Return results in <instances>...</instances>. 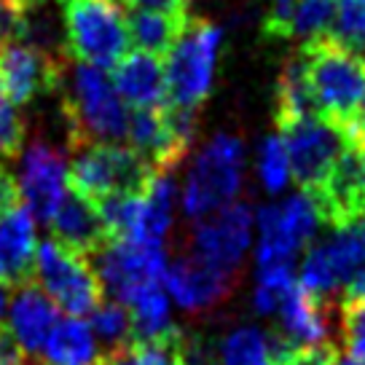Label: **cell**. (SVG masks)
<instances>
[{"label": "cell", "mask_w": 365, "mask_h": 365, "mask_svg": "<svg viewBox=\"0 0 365 365\" xmlns=\"http://www.w3.org/2000/svg\"><path fill=\"white\" fill-rule=\"evenodd\" d=\"M298 51L317 115L339 126L346 137H357L365 103V59L336 43L331 35L312 38Z\"/></svg>", "instance_id": "6da1fadb"}, {"label": "cell", "mask_w": 365, "mask_h": 365, "mask_svg": "<svg viewBox=\"0 0 365 365\" xmlns=\"http://www.w3.org/2000/svg\"><path fill=\"white\" fill-rule=\"evenodd\" d=\"M62 115L68 124L70 148L91 143H118L126 137L129 113L113 81L94 65H65L62 81Z\"/></svg>", "instance_id": "7a4b0ae2"}, {"label": "cell", "mask_w": 365, "mask_h": 365, "mask_svg": "<svg viewBox=\"0 0 365 365\" xmlns=\"http://www.w3.org/2000/svg\"><path fill=\"white\" fill-rule=\"evenodd\" d=\"M65 57L94 68H115L129 54L126 9L118 0H59Z\"/></svg>", "instance_id": "3957f363"}, {"label": "cell", "mask_w": 365, "mask_h": 365, "mask_svg": "<svg viewBox=\"0 0 365 365\" xmlns=\"http://www.w3.org/2000/svg\"><path fill=\"white\" fill-rule=\"evenodd\" d=\"M223 46V30L210 19H188L178 43L172 46L164 65L167 105L196 113L210 97L215 83L217 54Z\"/></svg>", "instance_id": "277c9868"}, {"label": "cell", "mask_w": 365, "mask_h": 365, "mask_svg": "<svg viewBox=\"0 0 365 365\" xmlns=\"http://www.w3.org/2000/svg\"><path fill=\"white\" fill-rule=\"evenodd\" d=\"M245 145L240 137L217 135L196 153L194 167L182 188V212L191 220H205L228 207L242 188Z\"/></svg>", "instance_id": "5b68a950"}, {"label": "cell", "mask_w": 365, "mask_h": 365, "mask_svg": "<svg viewBox=\"0 0 365 365\" xmlns=\"http://www.w3.org/2000/svg\"><path fill=\"white\" fill-rule=\"evenodd\" d=\"M76 150L70 164V188L89 196L91 202H103L108 196L143 194L159 172L132 148L115 143H91Z\"/></svg>", "instance_id": "8992f818"}, {"label": "cell", "mask_w": 365, "mask_h": 365, "mask_svg": "<svg viewBox=\"0 0 365 365\" xmlns=\"http://www.w3.org/2000/svg\"><path fill=\"white\" fill-rule=\"evenodd\" d=\"M35 277L46 296L70 317L91 314L103 301V282L86 261V255L62 247L59 242L46 240L35 250Z\"/></svg>", "instance_id": "52a82bcc"}, {"label": "cell", "mask_w": 365, "mask_h": 365, "mask_svg": "<svg viewBox=\"0 0 365 365\" xmlns=\"http://www.w3.org/2000/svg\"><path fill=\"white\" fill-rule=\"evenodd\" d=\"M258 269L266 266H293L298 250H304L319 226L314 202L304 191L258 210Z\"/></svg>", "instance_id": "ba28073f"}, {"label": "cell", "mask_w": 365, "mask_h": 365, "mask_svg": "<svg viewBox=\"0 0 365 365\" xmlns=\"http://www.w3.org/2000/svg\"><path fill=\"white\" fill-rule=\"evenodd\" d=\"M317 207L319 223L349 228L365 217V148L360 140L346 137L328 178L314 191H304Z\"/></svg>", "instance_id": "9c48e42d"}, {"label": "cell", "mask_w": 365, "mask_h": 365, "mask_svg": "<svg viewBox=\"0 0 365 365\" xmlns=\"http://www.w3.org/2000/svg\"><path fill=\"white\" fill-rule=\"evenodd\" d=\"M279 137L287 148L290 175L301 191H314L328 178L333 161L346 145V135L319 115H304L279 124Z\"/></svg>", "instance_id": "30bf717a"}, {"label": "cell", "mask_w": 365, "mask_h": 365, "mask_svg": "<svg viewBox=\"0 0 365 365\" xmlns=\"http://www.w3.org/2000/svg\"><path fill=\"white\" fill-rule=\"evenodd\" d=\"M365 266V237L357 223L349 228H336L328 242L307 250L301 263V287L314 298L333 296L354 274Z\"/></svg>", "instance_id": "8fae6325"}, {"label": "cell", "mask_w": 365, "mask_h": 365, "mask_svg": "<svg viewBox=\"0 0 365 365\" xmlns=\"http://www.w3.org/2000/svg\"><path fill=\"white\" fill-rule=\"evenodd\" d=\"M91 263L103 287L115 298L143 282H161L167 272V250L161 242H135V240H108L94 252Z\"/></svg>", "instance_id": "7c38bea8"}, {"label": "cell", "mask_w": 365, "mask_h": 365, "mask_svg": "<svg viewBox=\"0 0 365 365\" xmlns=\"http://www.w3.org/2000/svg\"><path fill=\"white\" fill-rule=\"evenodd\" d=\"M252 226H255L252 207L245 202H231L205 220H196L194 255L223 272L237 274L245 252L250 247Z\"/></svg>", "instance_id": "4fadbf2b"}, {"label": "cell", "mask_w": 365, "mask_h": 365, "mask_svg": "<svg viewBox=\"0 0 365 365\" xmlns=\"http://www.w3.org/2000/svg\"><path fill=\"white\" fill-rule=\"evenodd\" d=\"M65 57H54L27 43L0 48V94L14 105H27L41 94L59 89L65 73Z\"/></svg>", "instance_id": "5bb4252c"}, {"label": "cell", "mask_w": 365, "mask_h": 365, "mask_svg": "<svg viewBox=\"0 0 365 365\" xmlns=\"http://www.w3.org/2000/svg\"><path fill=\"white\" fill-rule=\"evenodd\" d=\"M68 161L65 153L35 140L22 156V175H19V199L30 210L35 220H51L57 212L62 196L68 194Z\"/></svg>", "instance_id": "9a60e30c"}, {"label": "cell", "mask_w": 365, "mask_h": 365, "mask_svg": "<svg viewBox=\"0 0 365 365\" xmlns=\"http://www.w3.org/2000/svg\"><path fill=\"white\" fill-rule=\"evenodd\" d=\"M161 285L185 312H205L231 296L234 274L223 272L191 252L167 266Z\"/></svg>", "instance_id": "2e32d148"}, {"label": "cell", "mask_w": 365, "mask_h": 365, "mask_svg": "<svg viewBox=\"0 0 365 365\" xmlns=\"http://www.w3.org/2000/svg\"><path fill=\"white\" fill-rule=\"evenodd\" d=\"M48 223H51L54 242L78 255H94L108 242V228L100 217L97 205L89 196L78 194L73 188H68V194L62 196L57 212Z\"/></svg>", "instance_id": "e0dca14e"}, {"label": "cell", "mask_w": 365, "mask_h": 365, "mask_svg": "<svg viewBox=\"0 0 365 365\" xmlns=\"http://www.w3.org/2000/svg\"><path fill=\"white\" fill-rule=\"evenodd\" d=\"M35 217L19 205L0 212V279L9 285L33 282L35 274Z\"/></svg>", "instance_id": "ac0fdd59"}, {"label": "cell", "mask_w": 365, "mask_h": 365, "mask_svg": "<svg viewBox=\"0 0 365 365\" xmlns=\"http://www.w3.org/2000/svg\"><path fill=\"white\" fill-rule=\"evenodd\" d=\"M113 86L118 97L135 110H150L167 105L164 62L148 51H129L113 68Z\"/></svg>", "instance_id": "d6986e66"}, {"label": "cell", "mask_w": 365, "mask_h": 365, "mask_svg": "<svg viewBox=\"0 0 365 365\" xmlns=\"http://www.w3.org/2000/svg\"><path fill=\"white\" fill-rule=\"evenodd\" d=\"M59 322L57 304L46 296L33 282H24L9 307V331L16 336L27 354H38L43 349L48 333Z\"/></svg>", "instance_id": "ffe728a7"}, {"label": "cell", "mask_w": 365, "mask_h": 365, "mask_svg": "<svg viewBox=\"0 0 365 365\" xmlns=\"http://www.w3.org/2000/svg\"><path fill=\"white\" fill-rule=\"evenodd\" d=\"M277 314H279V339L290 344L293 349L325 341V336H328L325 301L307 293L301 282H296L287 290Z\"/></svg>", "instance_id": "44dd1931"}, {"label": "cell", "mask_w": 365, "mask_h": 365, "mask_svg": "<svg viewBox=\"0 0 365 365\" xmlns=\"http://www.w3.org/2000/svg\"><path fill=\"white\" fill-rule=\"evenodd\" d=\"M115 301H121L132 317V341H150L175 328L170 322V298L161 282H143Z\"/></svg>", "instance_id": "7402d4cb"}, {"label": "cell", "mask_w": 365, "mask_h": 365, "mask_svg": "<svg viewBox=\"0 0 365 365\" xmlns=\"http://www.w3.org/2000/svg\"><path fill=\"white\" fill-rule=\"evenodd\" d=\"M38 354L41 365H94L100 360L97 339L81 317L59 319Z\"/></svg>", "instance_id": "603a6c76"}, {"label": "cell", "mask_w": 365, "mask_h": 365, "mask_svg": "<svg viewBox=\"0 0 365 365\" xmlns=\"http://www.w3.org/2000/svg\"><path fill=\"white\" fill-rule=\"evenodd\" d=\"M188 16H175L164 11H148V9H126V24H129V38L137 46V51H148L156 57H167L172 46L178 43Z\"/></svg>", "instance_id": "cb8c5ba5"}, {"label": "cell", "mask_w": 365, "mask_h": 365, "mask_svg": "<svg viewBox=\"0 0 365 365\" xmlns=\"http://www.w3.org/2000/svg\"><path fill=\"white\" fill-rule=\"evenodd\" d=\"M304 115H317L314 110V100L307 83V70H304V57L296 51L293 57L285 62V68L279 73L277 81V108H274V118L277 126L296 121Z\"/></svg>", "instance_id": "d4e9b609"}, {"label": "cell", "mask_w": 365, "mask_h": 365, "mask_svg": "<svg viewBox=\"0 0 365 365\" xmlns=\"http://www.w3.org/2000/svg\"><path fill=\"white\" fill-rule=\"evenodd\" d=\"M217 357L220 365H274V336L242 325L223 339Z\"/></svg>", "instance_id": "484cf974"}, {"label": "cell", "mask_w": 365, "mask_h": 365, "mask_svg": "<svg viewBox=\"0 0 365 365\" xmlns=\"http://www.w3.org/2000/svg\"><path fill=\"white\" fill-rule=\"evenodd\" d=\"M328 35L365 59V0H336V16Z\"/></svg>", "instance_id": "4316f807"}, {"label": "cell", "mask_w": 365, "mask_h": 365, "mask_svg": "<svg viewBox=\"0 0 365 365\" xmlns=\"http://www.w3.org/2000/svg\"><path fill=\"white\" fill-rule=\"evenodd\" d=\"M89 328L94 339L108 344L110 349L132 341V317L121 301H100L97 309L91 312Z\"/></svg>", "instance_id": "83f0119b"}, {"label": "cell", "mask_w": 365, "mask_h": 365, "mask_svg": "<svg viewBox=\"0 0 365 365\" xmlns=\"http://www.w3.org/2000/svg\"><path fill=\"white\" fill-rule=\"evenodd\" d=\"M336 16V0H298L290 24V38H301L304 43L312 38L331 33Z\"/></svg>", "instance_id": "f1b7e54d"}, {"label": "cell", "mask_w": 365, "mask_h": 365, "mask_svg": "<svg viewBox=\"0 0 365 365\" xmlns=\"http://www.w3.org/2000/svg\"><path fill=\"white\" fill-rule=\"evenodd\" d=\"M293 285H296L293 266H266V269H258V282H255V290H252V304H255V309L261 314H274Z\"/></svg>", "instance_id": "f546056e"}, {"label": "cell", "mask_w": 365, "mask_h": 365, "mask_svg": "<svg viewBox=\"0 0 365 365\" xmlns=\"http://www.w3.org/2000/svg\"><path fill=\"white\" fill-rule=\"evenodd\" d=\"M258 175H261L263 188L269 194H279L290 180V161H287V148L279 135H272L263 140L258 150Z\"/></svg>", "instance_id": "4dcf8cb0"}, {"label": "cell", "mask_w": 365, "mask_h": 365, "mask_svg": "<svg viewBox=\"0 0 365 365\" xmlns=\"http://www.w3.org/2000/svg\"><path fill=\"white\" fill-rule=\"evenodd\" d=\"M341 339L349 357L365 365V301L341 304Z\"/></svg>", "instance_id": "1f68e13d"}, {"label": "cell", "mask_w": 365, "mask_h": 365, "mask_svg": "<svg viewBox=\"0 0 365 365\" xmlns=\"http://www.w3.org/2000/svg\"><path fill=\"white\" fill-rule=\"evenodd\" d=\"M24 145V118L16 105L0 94V153L3 156H19Z\"/></svg>", "instance_id": "d6a6232c"}, {"label": "cell", "mask_w": 365, "mask_h": 365, "mask_svg": "<svg viewBox=\"0 0 365 365\" xmlns=\"http://www.w3.org/2000/svg\"><path fill=\"white\" fill-rule=\"evenodd\" d=\"M298 0H272L269 11L263 16V35L272 41L290 38V24H293V11Z\"/></svg>", "instance_id": "836d02e7"}, {"label": "cell", "mask_w": 365, "mask_h": 365, "mask_svg": "<svg viewBox=\"0 0 365 365\" xmlns=\"http://www.w3.org/2000/svg\"><path fill=\"white\" fill-rule=\"evenodd\" d=\"M24 35V3L22 0H0V48L22 43Z\"/></svg>", "instance_id": "e575fe53"}, {"label": "cell", "mask_w": 365, "mask_h": 365, "mask_svg": "<svg viewBox=\"0 0 365 365\" xmlns=\"http://www.w3.org/2000/svg\"><path fill=\"white\" fill-rule=\"evenodd\" d=\"M339 360H341V357H339L336 344L319 341V344H309V346L290 349L279 363H287V365H339Z\"/></svg>", "instance_id": "d590c367"}, {"label": "cell", "mask_w": 365, "mask_h": 365, "mask_svg": "<svg viewBox=\"0 0 365 365\" xmlns=\"http://www.w3.org/2000/svg\"><path fill=\"white\" fill-rule=\"evenodd\" d=\"M182 365H220L217 352L202 339H185L182 346Z\"/></svg>", "instance_id": "8d00e7d4"}, {"label": "cell", "mask_w": 365, "mask_h": 365, "mask_svg": "<svg viewBox=\"0 0 365 365\" xmlns=\"http://www.w3.org/2000/svg\"><path fill=\"white\" fill-rule=\"evenodd\" d=\"M0 365H27V352L6 322L0 325Z\"/></svg>", "instance_id": "74e56055"}, {"label": "cell", "mask_w": 365, "mask_h": 365, "mask_svg": "<svg viewBox=\"0 0 365 365\" xmlns=\"http://www.w3.org/2000/svg\"><path fill=\"white\" fill-rule=\"evenodd\" d=\"M124 9H148V11H164L175 16H188V0H124Z\"/></svg>", "instance_id": "f35d334b"}, {"label": "cell", "mask_w": 365, "mask_h": 365, "mask_svg": "<svg viewBox=\"0 0 365 365\" xmlns=\"http://www.w3.org/2000/svg\"><path fill=\"white\" fill-rule=\"evenodd\" d=\"M19 202H22V199H19V185H16V180L9 175V170L0 164V212L14 205H19Z\"/></svg>", "instance_id": "ab89813d"}, {"label": "cell", "mask_w": 365, "mask_h": 365, "mask_svg": "<svg viewBox=\"0 0 365 365\" xmlns=\"http://www.w3.org/2000/svg\"><path fill=\"white\" fill-rule=\"evenodd\" d=\"M354 301H365V266L346 282L341 293V304H354Z\"/></svg>", "instance_id": "60d3db41"}, {"label": "cell", "mask_w": 365, "mask_h": 365, "mask_svg": "<svg viewBox=\"0 0 365 365\" xmlns=\"http://www.w3.org/2000/svg\"><path fill=\"white\" fill-rule=\"evenodd\" d=\"M9 307H11V285L0 279V325H3V317L9 314Z\"/></svg>", "instance_id": "b9f144b4"}, {"label": "cell", "mask_w": 365, "mask_h": 365, "mask_svg": "<svg viewBox=\"0 0 365 365\" xmlns=\"http://www.w3.org/2000/svg\"><path fill=\"white\" fill-rule=\"evenodd\" d=\"M22 3H35V0H22Z\"/></svg>", "instance_id": "7bdbcfd3"}, {"label": "cell", "mask_w": 365, "mask_h": 365, "mask_svg": "<svg viewBox=\"0 0 365 365\" xmlns=\"http://www.w3.org/2000/svg\"><path fill=\"white\" fill-rule=\"evenodd\" d=\"M274 365H287V363H274Z\"/></svg>", "instance_id": "ee69618b"}]
</instances>
